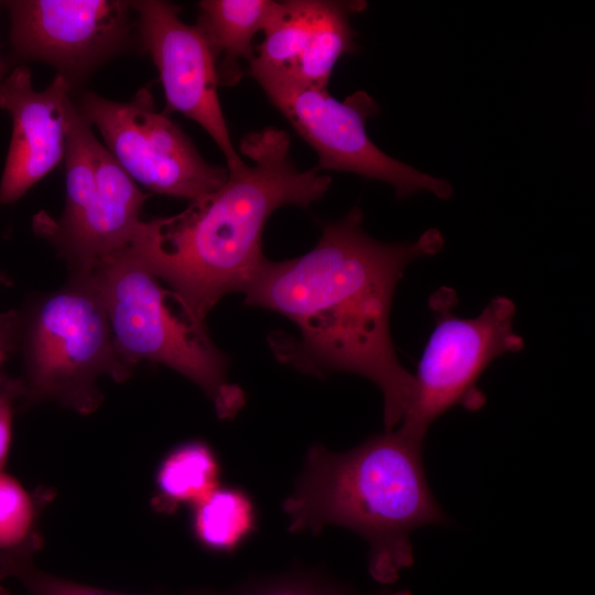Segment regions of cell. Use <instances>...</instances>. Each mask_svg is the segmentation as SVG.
<instances>
[{
	"label": "cell",
	"mask_w": 595,
	"mask_h": 595,
	"mask_svg": "<svg viewBox=\"0 0 595 595\" xmlns=\"http://www.w3.org/2000/svg\"><path fill=\"white\" fill-rule=\"evenodd\" d=\"M202 595H412L407 589L363 594L322 572L294 569L280 575L247 582L234 589H202Z\"/></svg>",
	"instance_id": "cell-17"
},
{
	"label": "cell",
	"mask_w": 595,
	"mask_h": 595,
	"mask_svg": "<svg viewBox=\"0 0 595 595\" xmlns=\"http://www.w3.org/2000/svg\"><path fill=\"white\" fill-rule=\"evenodd\" d=\"M21 398L20 378L0 377V472L10 450L14 408Z\"/></svg>",
	"instance_id": "cell-19"
},
{
	"label": "cell",
	"mask_w": 595,
	"mask_h": 595,
	"mask_svg": "<svg viewBox=\"0 0 595 595\" xmlns=\"http://www.w3.org/2000/svg\"><path fill=\"white\" fill-rule=\"evenodd\" d=\"M21 314L23 376L20 404L55 402L79 414L102 401L97 380L132 375L119 358L100 294L89 275L36 298Z\"/></svg>",
	"instance_id": "cell-4"
},
{
	"label": "cell",
	"mask_w": 595,
	"mask_h": 595,
	"mask_svg": "<svg viewBox=\"0 0 595 595\" xmlns=\"http://www.w3.org/2000/svg\"><path fill=\"white\" fill-rule=\"evenodd\" d=\"M0 595H12V594L8 588L0 585Z\"/></svg>",
	"instance_id": "cell-22"
},
{
	"label": "cell",
	"mask_w": 595,
	"mask_h": 595,
	"mask_svg": "<svg viewBox=\"0 0 595 595\" xmlns=\"http://www.w3.org/2000/svg\"><path fill=\"white\" fill-rule=\"evenodd\" d=\"M72 85L57 74L35 90L25 65L0 77V109L12 121L11 141L0 180V206L19 201L64 158Z\"/></svg>",
	"instance_id": "cell-12"
},
{
	"label": "cell",
	"mask_w": 595,
	"mask_h": 595,
	"mask_svg": "<svg viewBox=\"0 0 595 595\" xmlns=\"http://www.w3.org/2000/svg\"><path fill=\"white\" fill-rule=\"evenodd\" d=\"M39 516L40 499L0 472V582L17 578L34 564L33 556L43 543Z\"/></svg>",
	"instance_id": "cell-14"
},
{
	"label": "cell",
	"mask_w": 595,
	"mask_h": 595,
	"mask_svg": "<svg viewBox=\"0 0 595 595\" xmlns=\"http://www.w3.org/2000/svg\"><path fill=\"white\" fill-rule=\"evenodd\" d=\"M196 25L205 35L217 63L219 85H236L255 55L252 41L277 14L280 2L273 0H204L198 3Z\"/></svg>",
	"instance_id": "cell-13"
},
{
	"label": "cell",
	"mask_w": 595,
	"mask_h": 595,
	"mask_svg": "<svg viewBox=\"0 0 595 595\" xmlns=\"http://www.w3.org/2000/svg\"><path fill=\"white\" fill-rule=\"evenodd\" d=\"M17 578L25 589L24 595H202L201 589L181 594L113 591L64 578L44 572L34 564L26 567Z\"/></svg>",
	"instance_id": "cell-18"
},
{
	"label": "cell",
	"mask_w": 595,
	"mask_h": 595,
	"mask_svg": "<svg viewBox=\"0 0 595 595\" xmlns=\"http://www.w3.org/2000/svg\"><path fill=\"white\" fill-rule=\"evenodd\" d=\"M130 4L140 40L160 75L166 100L163 111L198 123L225 155L228 172L242 167L219 102L216 58L201 29L183 22L181 7L174 3L137 0Z\"/></svg>",
	"instance_id": "cell-10"
},
{
	"label": "cell",
	"mask_w": 595,
	"mask_h": 595,
	"mask_svg": "<svg viewBox=\"0 0 595 595\" xmlns=\"http://www.w3.org/2000/svg\"><path fill=\"white\" fill-rule=\"evenodd\" d=\"M361 223L355 207L325 226L305 255L266 259L242 293L247 305L277 312L298 327V338L271 335L280 361L309 375L344 371L369 379L382 393L390 431L410 410L415 389L390 336L393 292L405 267L439 252L444 239L431 228L413 242L385 244L368 236Z\"/></svg>",
	"instance_id": "cell-1"
},
{
	"label": "cell",
	"mask_w": 595,
	"mask_h": 595,
	"mask_svg": "<svg viewBox=\"0 0 595 595\" xmlns=\"http://www.w3.org/2000/svg\"><path fill=\"white\" fill-rule=\"evenodd\" d=\"M0 285H6V286L12 285L11 278L1 271H0Z\"/></svg>",
	"instance_id": "cell-21"
},
{
	"label": "cell",
	"mask_w": 595,
	"mask_h": 595,
	"mask_svg": "<svg viewBox=\"0 0 595 595\" xmlns=\"http://www.w3.org/2000/svg\"><path fill=\"white\" fill-rule=\"evenodd\" d=\"M273 106L318 155V170L344 171L390 184L398 198L428 191L447 199L453 187L446 180L420 172L382 152L366 133V121L378 112L365 91L340 101L327 89L291 79L251 73Z\"/></svg>",
	"instance_id": "cell-8"
},
{
	"label": "cell",
	"mask_w": 595,
	"mask_h": 595,
	"mask_svg": "<svg viewBox=\"0 0 595 595\" xmlns=\"http://www.w3.org/2000/svg\"><path fill=\"white\" fill-rule=\"evenodd\" d=\"M21 314L19 312L11 310L0 313V367L18 347Z\"/></svg>",
	"instance_id": "cell-20"
},
{
	"label": "cell",
	"mask_w": 595,
	"mask_h": 595,
	"mask_svg": "<svg viewBox=\"0 0 595 595\" xmlns=\"http://www.w3.org/2000/svg\"><path fill=\"white\" fill-rule=\"evenodd\" d=\"M94 281L120 360L134 370L141 361L162 364L183 375L213 401L219 419H232L244 391L227 378V359L199 329L166 304L171 293L129 246L86 274Z\"/></svg>",
	"instance_id": "cell-5"
},
{
	"label": "cell",
	"mask_w": 595,
	"mask_h": 595,
	"mask_svg": "<svg viewBox=\"0 0 595 595\" xmlns=\"http://www.w3.org/2000/svg\"><path fill=\"white\" fill-rule=\"evenodd\" d=\"M256 519L255 505L245 491L217 487L194 505L192 526L202 545L230 552L250 536Z\"/></svg>",
	"instance_id": "cell-16"
},
{
	"label": "cell",
	"mask_w": 595,
	"mask_h": 595,
	"mask_svg": "<svg viewBox=\"0 0 595 595\" xmlns=\"http://www.w3.org/2000/svg\"><path fill=\"white\" fill-rule=\"evenodd\" d=\"M65 206L57 219L45 212L34 231L68 263L72 274H89L105 258L127 248L150 196L95 137L73 104L64 153Z\"/></svg>",
	"instance_id": "cell-6"
},
{
	"label": "cell",
	"mask_w": 595,
	"mask_h": 595,
	"mask_svg": "<svg viewBox=\"0 0 595 595\" xmlns=\"http://www.w3.org/2000/svg\"><path fill=\"white\" fill-rule=\"evenodd\" d=\"M13 55L57 68L72 83L118 52L130 30V1H6Z\"/></svg>",
	"instance_id": "cell-11"
},
{
	"label": "cell",
	"mask_w": 595,
	"mask_h": 595,
	"mask_svg": "<svg viewBox=\"0 0 595 595\" xmlns=\"http://www.w3.org/2000/svg\"><path fill=\"white\" fill-rule=\"evenodd\" d=\"M219 464L201 441L181 444L162 461L156 473L154 509L173 512L182 504L196 505L218 487Z\"/></svg>",
	"instance_id": "cell-15"
},
{
	"label": "cell",
	"mask_w": 595,
	"mask_h": 595,
	"mask_svg": "<svg viewBox=\"0 0 595 595\" xmlns=\"http://www.w3.org/2000/svg\"><path fill=\"white\" fill-rule=\"evenodd\" d=\"M423 447L424 441L400 426L342 453L311 446L282 505L290 532L349 529L369 547L372 578L394 583L414 562L411 533L450 522L430 488Z\"/></svg>",
	"instance_id": "cell-3"
},
{
	"label": "cell",
	"mask_w": 595,
	"mask_h": 595,
	"mask_svg": "<svg viewBox=\"0 0 595 595\" xmlns=\"http://www.w3.org/2000/svg\"><path fill=\"white\" fill-rule=\"evenodd\" d=\"M455 303L451 289H440L430 299L436 325L414 375L412 404L400 423L422 441L430 425L453 407L479 410L486 402L477 388L480 375L498 356L523 348L513 331L516 307L510 299H493L474 318L456 317Z\"/></svg>",
	"instance_id": "cell-7"
},
{
	"label": "cell",
	"mask_w": 595,
	"mask_h": 595,
	"mask_svg": "<svg viewBox=\"0 0 595 595\" xmlns=\"http://www.w3.org/2000/svg\"><path fill=\"white\" fill-rule=\"evenodd\" d=\"M77 109L98 129L105 148L122 170L151 192L193 202L215 192L228 178L227 169L206 162L180 126L156 110L147 87L129 101L86 91Z\"/></svg>",
	"instance_id": "cell-9"
},
{
	"label": "cell",
	"mask_w": 595,
	"mask_h": 595,
	"mask_svg": "<svg viewBox=\"0 0 595 595\" xmlns=\"http://www.w3.org/2000/svg\"><path fill=\"white\" fill-rule=\"evenodd\" d=\"M251 164L228 172L215 192L183 212L142 220L129 245L132 253L171 288L183 317L206 329V316L231 292H244L264 260L262 232L285 205L309 206L332 178L315 166L301 171L290 155V138L273 127L241 139Z\"/></svg>",
	"instance_id": "cell-2"
}]
</instances>
